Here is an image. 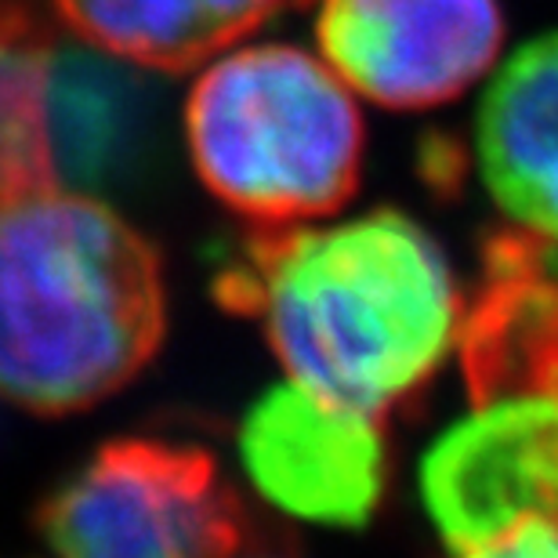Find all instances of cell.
I'll return each mask as SVG.
<instances>
[{"label":"cell","instance_id":"1","mask_svg":"<svg viewBox=\"0 0 558 558\" xmlns=\"http://www.w3.org/2000/svg\"><path fill=\"white\" fill-rule=\"evenodd\" d=\"M215 294L265 319L294 385L366 417L428 381L457 333L450 265L399 210L251 232L218 269Z\"/></svg>","mask_w":558,"mask_h":558},{"label":"cell","instance_id":"2","mask_svg":"<svg viewBox=\"0 0 558 558\" xmlns=\"http://www.w3.org/2000/svg\"><path fill=\"white\" fill-rule=\"evenodd\" d=\"M167 323L153 243L84 193L0 199V396L73 414L124 388Z\"/></svg>","mask_w":558,"mask_h":558},{"label":"cell","instance_id":"3","mask_svg":"<svg viewBox=\"0 0 558 558\" xmlns=\"http://www.w3.org/2000/svg\"><path fill=\"white\" fill-rule=\"evenodd\" d=\"M196 174L262 226L344 207L363 171V120L338 73L287 44L215 62L189 92Z\"/></svg>","mask_w":558,"mask_h":558},{"label":"cell","instance_id":"4","mask_svg":"<svg viewBox=\"0 0 558 558\" xmlns=\"http://www.w3.org/2000/svg\"><path fill=\"white\" fill-rule=\"evenodd\" d=\"M51 558H232L243 511L210 453L153 439L106 442L40 505Z\"/></svg>","mask_w":558,"mask_h":558},{"label":"cell","instance_id":"5","mask_svg":"<svg viewBox=\"0 0 558 558\" xmlns=\"http://www.w3.org/2000/svg\"><path fill=\"white\" fill-rule=\"evenodd\" d=\"M421 500L461 555L522 519H558V399L511 392L475 403L424 453Z\"/></svg>","mask_w":558,"mask_h":558},{"label":"cell","instance_id":"6","mask_svg":"<svg viewBox=\"0 0 558 558\" xmlns=\"http://www.w3.org/2000/svg\"><path fill=\"white\" fill-rule=\"evenodd\" d=\"M319 48L355 92L392 109L464 95L500 51L497 0H323Z\"/></svg>","mask_w":558,"mask_h":558},{"label":"cell","instance_id":"7","mask_svg":"<svg viewBox=\"0 0 558 558\" xmlns=\"http://www.w3.org/2000/svg\"><path fill=\"white\" fill-rule=\"evenodd\" d=\"M240 457L269 505L319 526L360 530L385 494V439L374 417L301 385L269 388L247 410Z\"/></svg>","mask_w":558,"mask_h":558},{"label":"cell","instance_id":"8","mask_svg":"<svg viewBox=\"0 0 558 558\" xmlns=\"http://www.w3.org/2000/svg\"><path fill=\"white\" fill-rule=\"evenodd\" d=\"M44 145L54 182L84 196L142 185L163 153L160 92L124 59L51 44L44 73Z\"/></svg>","mask_w":558,"mask_h":558},{"label":"cell","instance_id":"9","mask_svg":"<svg viewBox=\"0 0 558 558\" xmlns=\"http://www.w3.org/2000/svg\"><path fill=\"white\" fill-rule=\"evenodd\" d=\"M478 167L494 199L558 243V33L505 62L478 109Z\"/></svg>","mask_w":558,"mask_h":558},{"label":"cell","instance_id":"10","mask_svg":"<svg viewBox=\"0 0 558 558\" xmlns=\"http://www.w3.org/2000/svg\"><path fill=\"white\" fill-rule=\"evenodd\" d=\"M308 0H54L76 37L142 70L182 73Z\"/></svg>","mask_w":558,"mask_h":558},{"label":"cell","instance_id":"11","mask_svg":"<svg viewBox=\"0 0 558 558\" xmlns=\"http://www.w3.org/2000/svg\"><path fill=\"white\" fill-rule=\"evenodd\" d=\"M51 37L22 0H0V199L51 189L44 145V73Z\"/></svg>","mask_w":558,"mask_h":558},{"label":"cell","instance_id":"12","mask_svg":"<svg viewBox=\"0 0 558 558\" xmlns=\"http://www.w3.org/2000/svg\"><path fill=\"white\" fill-rule=\"evenodd\" d=\"M464 558H558V522L544 515L522 519L497 541L464 551Z\"/></svg>","mask_w":558,"mask_h":558},{"label":"cell","instance_id":"13","mask_svg":"<svg viewBox=\"0 0 558 558\" xmlns=\"http://www.w3.org/2000/svg\"><path fill=\"white\" fill-rule=\"evenodd\" d=\"M555 522H558V519H555Z\"/></svg>","mask_w":558,"mask_h":558}]
</instances>
